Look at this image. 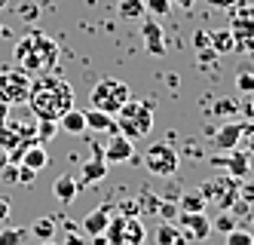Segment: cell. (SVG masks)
<instances>
[{"instance_id": "cell-1", "label": "cell", "mask_w": 254, "mask_h": 245, "mask_svg": "<svg viewBox=\"0 0 254 245\" xmlns=\"http://www.w3.org/2000/svg\"><path fill=\"white\" fill-rule=\"evenodd\" d=\"M28 107L37 120H62V114H67L74 107V86L59 74H37L31 80V92H28Z\"/></svg>"}, {"instance_id": "cell-2", "label": "cell", "mask_w": 254, "mask_h": 245, "mask_svg": "<svg viewBox=\"0 0 254 245\" xmlns=\"http://www.w3.org/2000/svg\"><path fill=\"white\" fill-rule=\"evenodd\" d=\"M56 62H59V43L52 40L49 34H43V31H28L22 40H15V49H12V65L15 68H22L28 77L34 74H46V71H52L56 68Z\"/></svg>"}, {"instance_id": "cell-3", "label": "cell", "mask_w": 254, "mask_h": 245, "mask_svg": "<svg viewBox=\"0 0 254 245\" xmlns=\"http://www.w3.org/2000/svg\"><path fill=\"white\" fill-rule=\"evenodd\" d=\"M114 117H117V132H120V135H126L129 141L147 138L150 129H153V101H147V98H129Z\"/></svg>"}, {"instance_id": "cell-4", "label": "cell", "mask_w": 254, "mask_h": 245, "mask_svg": "<svg viewBox=\"0 0 254 245\" xmlns=\"http://www.w3.org/2000/svg\"><path fill=\"white\" fill-rule=\"evenodd\" d=\"M132 98V89L129 83H123L117 77H104L92 86V92H89V104H92L95 110H104V114H117V110Z\"/></svg>"}, {"instance_id": "cell-5", "label": "cell", "mask_w": 254, "mask_h": 245, "mask_svg": "<svg viewBox=\"0 0 254 245\" xmlns=\"http://www.w3.org/2000/svg\"><path fill=\"white\" fill-rule=\"evenodd\" d=\"M239 178H233V175H217V178H208L199 190H202V196L208 199V202H214L221 212H230L233 205H236V199H239Z\"/></svg>"}, {"instance_id": "cell-6", "label": "cell", "mask_w": 254, "mask_h": 245, "mask_svg": "<svg viewBox=\"0 0 254 245\" xmlns=\"http://www.w3.org/2000/svg\"><path fill=\"white\" fill-rule=\"evenodd\" d=\"M28 92H31V77L22 68H15V65L0 68V101H6L9 107L25 104Z\"/></svg>"}, {"instance_id": "cell-7", "label": "cell", "mask_w": 254, "mask_h": 245, "mask_svg": "<svg viewBox=\"0 0 254 245\" xmlns=\"http://www.w3.org/2000/svg\"><path fill=\"white\" fill-rule=\"evenodd\" d=\"M144 165H147V172L156 175V178H172L181 165V157L169 141H156V144L147 147V154H144Z\"/></svg>"}, {"instance_id": "cell-8", "label": "cell", "mask_w": 254, "mask_h": 245, "mask_svg": "<svg viewBox=\"0 0 254 245\" xmlns=\"http://www.w3.org/2000/svg\"><path fill=\"white\" fill-rule=\"evenodd\" d=\"M175 224L184 230L187 239H196V242H205L211 236V218L205 212H178Z\"/></svg>"}, {"instance_id": "cell-9", "label": "cell", "mask_w": 254, "mask_h": 245, "mask_svg": "<svg viewBox=\"0 0 254 245\" xmlns=\"http://www.w3.org/2000/svg\"><path fill=\"white\" fill-rule=\"evenodd\" d=\"M211 165L214 168H224L227 175L239 178V181H245L248 172H251V157L245 154L242 147H233V150H227L224 157H211Z\"/></svg>"}, {"instance_id": "cell-10", "label": "cell", "mask_w": 254, "mask_h": 245, "mask_svg": "<svg viewBox=\"0 0 254 245\" xmlns=\"http://www.w3.org/2000/svg\"><path fill=\"white\" fill-rule=\"evenodd\" d=\"M101 150H104V163H107V165H120V163L135 160V147H132V141L126 138V135H120V132H114Z\"/></svg>"}, {"instance_id": "cell-11", "label": "cell", "mask_w": 254, "mask_h": 245, "mask_svg": "<svg viewBox=\"0 0 254 245\" xmlns=\"http://www.w3.org/2000/svg\"><path fill=\"white\" fill-rule=\"evenodd\" d=\"M141 37H144V49H147L153 59H162V55H166V37H162V28H159V22L153 15L141 25Z\"/></svg>"}, {"instance_id": "cell-12", "label": "cell", "mask_w": 254, "mask_h": 245, "mask_svg": "<svg viewBox=\"0 0 254 245\" xmlns=\"http://www.w3.org/2000/svg\"><path fill=\"white\" fill-rule=\"evenodd\" d=\"M242 129H245V120H230V123H224L221 129L214 132V147H221L224 154H227V150H233V147H239L242 144Z\"/></svg>"}, {"instance_id": "cell-13", "label": "cell", "mask_w": 254, "mask_h": 245, "mask_svg": "<svg viewBox=\"0 0 254 245\" xmlns=\"http://www.w3.org/2000/svg\"><path fill=\"white\" fill-rule=\"evenodd\" d=\"M111 218H114V209L111 205H98V209H92L86 218H83V233L86 236H101L104 230H107V224H111Z\"/></svg>"}, {"instance_id": "cell-14", "label": "cell", "mask_w": 254, "mask_h": 245, "mask_svg": "<svg viewBox=\"0 0 254 245\" xmlns=\"http://www.w3.org/2000/svg\"><path fill=\"white\" fill-rule=\"evenodd\" d=\"M107 168H111V165L104 163V157H95V154H92V160L83 163V168H80V178H77L80 187H92V184L104 181V178H107Z\"/></svg>"}, {"instance_id": "cell-15", "label": "cell", "mask_w": 254, "mask_h": 245, "mask_svg": "<svg viewBox=\"0 0 254 245\" xmlns=\"http://www.w3.org/2000/svg\"><path fill=\"white\" fill-rule=\"evenodd\" d=\"M83 117H86V129H92V132H101V135H114L117 132V117L114 114L89 107V110H83Z\"/></svg>"}, {"instance_id": "cell-16", "label": "cell", "mask_w": 254, "mask_h": 245, "mask_svg": "<svg viewBox=\"0 0 254 245\" xmlns=\"http://www.w3.org/2000/svg\"><path fill=\"white\" fill-rule=\"evenodd\" d=\"M52 193H56V199L59 202H74L77 196H80V181L74 178V175H59L56 178V184H52Z\"/></svg>"}, {"instance_id": "cell-17", "label": "cell", "mask_w": 254, "mask_h": 245, "mask_svg": "<svg viewBox=\"0 0 254 245\" xmlns=\"http://www.w3.org/2000/svg\"><path fill=\"white\" fill-rule=\"evenodd\" d=\"M22 165H28V168H34V172H43V168L49 165V150H46V144H31V147H25V154H22Z\"/></svg>"}, {"instance_id": "cell-18", "label": "cell", "mask_w": 254, "mask_h": 245, "mask_svg": "<svg viewBox=\"0 0 254 245\" xmlns=\"http://www.w3.org/2000/svg\"><path fill=\"white\" fill-rule=\"evenodd\" d=\"M144 242V224L135 215H123V245H141Z\"/></svg>"}, {"instance_id": "cell-19", "label": "cell", "mask_w": 254, "mask_h": 245, "mask_svg": "<svg viewBox=\"0 0 254 245\" xmlns=\"http://www.w3.org/2000/svg\"><path fill=\"white\" fill-rule=\"evenodd\" d=\"M184 233H181V227L175 221H162L156 227V245H184Z\"/></svg>"}, {"instance_id": "cell-20", "label": "cell", "mask_w": 254, "mask_h": 245, "mask_svg": "<svg viewBox=\"0 0 254 245\" xmlns=\"http://www.w3.org/2000/svg\"><path fill=\"white\" fill-rule=\"evenodd\" d=\"M37 242H49V239H56L59 233V218H37L31 224V230H28Z\"/></svg>"}, {"instance_id": "cell-21", "label": "cell", "mask_w": 254, "mask_h": 245, "mask_svg": "<svg viewBox=\"0 0 254 245\" xmlns=\"http://www.w3.org/2000/svg\"><path fill=\"white\" fill-rule=\"evenodd\" d=\"M59 129H62V132H70V135H83V132H86V117H83V110L70 107L67 114H62Z\"/></svg>"}, {"instance_id": "cell-22", "label": "cell", "mask_w": 254, "mask_h": 245, "mask_svg": "<svg viewBox=\"0 0 254 245\" xmlns=\"http://www.w3.org/2000/svg\"><path fill=\"white\" fill-rule=\"evenodd\" d=\"M230 34H233L236 43L254 40V18H251V15H236L233 22H230Z\"/></svg>"}, {"instance_id": "cell-23", "label": "cell", "mask_w": 254, "mask_h": 245, "mask_svg": "<svg viewBox=\"0 0 254 245\" xmlns=\"http://www.w3.org/2000/svg\"><path fill=\"white\" fill-rule=\"evenodd\" d=\"M205 205H208V199L202 196V190H187V193H181V199H178V212H205Z\"/></svg>"}, {"instance_id": "cell-24", "label": "cell", "mask_w": 254, "mask_h": 245, "mask_svg": "<svg viewBox=\"0 0 254 245\" xmlns=\"http://www.w3.org/2000/svg\"><path fill=\"white\" fill-rule=\"evenodd\" d=\"M117 12L126 18V22H141V18L147 15V6H144V0H120Z\"/></svg>"}, {"instance_id": "cell-25", "label": "cell", "mask_w": 254, "mask_h": 245, "mask_svg": "<svg viewBox=\"0 0 254 245\" xmlns=\"http://www.w3.org/2000/svg\"><path fill=\"white\" fill-rule=\"evenodd\" d=\"M211 49H214L217 55H227V52H236V40H233V34H230V28H224V31H214V34H211Z\"/></svg>"}, {"instance_id": "cell-26", "label": "cell", "mask_w": 254, "mask_h": 245, "mask_svg": "<svg viewBox=\"0 0 254 245\" xmlns=\"http://www.w3.org/2000/svg\"><path fill=\"white\" fill-rule=\"evenodd\" d=\"M25 236H28V230H22V227H3L0 230V245H22Z\"/></svg>"}, {"instance_id": "cell-27", "label": "cell", "mask_w": 254, "mask_h": 245, "mask_svg": "<svg viewBox=\"0 0 254 245\" xmlns=\"http://www.w3.org/2000/svg\"><path fill=\"white\" fill-rule=\"evenodd\" d=\"M211 110H214V117H233V114H239V101L236 98H217Z\"/></svg>"}, {"instance_id": "cell-28", "label": "cell", "mask_w": 254, "mask_h": 245, "mask_svg": "<svg viewBox=\"0 0 254 245\" xmlns=\"http://www.w3.org/2000/svg\"><path fill=\"white\" fill-rule=\"evenodd\" d=\"M233 227H236V215H233V212H221V215H217V218L211 221V230L224 233V236H227Z\"/></svg>"}, {"instance_id": "cell-29", "label": "cell", "mask_w": 254, "mask_h": 245, "mask_svg": "<svg viewBox=\"0 0 254 245\" xmlns=\"http://www.w3.org/2000/svg\"><path fill=\"white\" fill-rule=\"evenodd\" d=\"M56 132H59V123H56V120H40V123H37V141H40V144L52 141V138H56Z\"/></svg>"}, {"instance_id": "cell-30", "label": "cell", "mask_w": 254, "mask_h": 245, "mask_svg": "<svg viewBox=\"0 0 254 245\" xmlns=\"http://www.w3.org/2000/svg\"><path fill=\"white\" fill-rule=\"evenodd\" d=\"M144 6H147V12L153 18H162L172 12V0H144Z\"/></svg>"}, {"instance_id": "cell-31", "label": "cell", "mask_w": 254, "mask_h": 245, "mask_svg": "<svg viewBox=\"0 0 254 245\" xmlns=\"http://www.w3.org/2000/svg\"><path fill=\"white\" fill-rule=\"evenodd\" d=\"M236 89L239 92H254V71H248V68H242L239 74H236Z\"/></svg>"}, {"instance_id": "cell-32", "label": "cell", "mask_w": 254, "mask_h": 245, "mask_svg": "<svg viewBox=\"0 0 254 245\" xmlns=\"http://www.w3.org/2000/svg\"><path fill=\"white\" fill-rule=\"evenodd\" d=\"M227 245H254V236L248 230H242V227H233L227 233Z\"/></svg>"}, {"instance_id": "cell-33", "label": "cell", "mask_w": 254, "mask_h": 245, "mask_svg": "<svg viewBox=\"0 0 254 245\" xmlns=\"http://www.w3.org/2000/svg\"><path fill=\"white\" fill-rule=\"evenodd\" d=\"M242 141H245V147H242V144H239V147L245 150L248 157H254V123H245V129H242Z\"/></svg>"}, {"instance_id": "cell-34", "label": "cell", "mask_w": 254, "mask_h": 245, "mask_svg": "<svg viewBox=\"0 0 254 245\" xmlns=\"http://www.w3.org/2000/svg\"><path fill=\"white\" fill-rule=\"evenodd\" d=\"M239 199L245 205H254V181H242L239 184Z\"/></svg>"}, {"instance_id": "cell-35", "label": "cell", "mask_w": 254, "mask_h": 245, "mask_svg": "<svg viewBox=\"0 0 254 245\" xmlns=\"http://www.w3.org/2000/svg\"><path fill=\"white\" fill-rule=\"evenodd\" d=\"M0 178H3L6 184H19V165H12V163H6L3 168H0Z\"/></svg>"}, {"instance_id": "cell-36", "label": "cell", "mask_w": 254, "mask_h": 245, "mask_svg": "<svg viewBox=\"0 0 254 245\" xmlns=\"http://www.w3.org/2000/svg\"><path fill=\"white\" fill-rule=\"evenodd\" d=\"M239 110H242V117L254 123V92H248L245 101H239Z\"/></svg>"}, {"instance_id": "cell-37", "label": "cell", "mask_w": 254, "mask_h": 245, "mask_svg": "<svg viewBox=\"0 0 254 245\" xmlns=\"http://www.w3.org/2000/svg\"><path fill=\"white\" fill-rule=\"evenodd\" d=\"M19 15H22V18H28V22H37L40 6H37V3H22V6H19Z\"/></svg>"}, {"instance_id": "cell-38", "label": "cell", "mask_w": 254, "mask_h": 245, "mask_svg": "<svg viewBox=\"0 0 254 245\" xmlns=\"http://www.w3.org/2000/svg\"><path fill=\"white\" fill-rule=\"evenodd\" d=\"M193 46L196 49H211V34L208 31H196L193 34Z\"/></svg>"}, {"instance_id": "cell-39", "label": "cell", "mask_w": 254, "mask_h": 245, "mask_svg": "<svg viewBox=\"0 0 254 245\" xmlns=\"http://www.w3.org/2000/svg\"><path fill=\"white\" fill-rule=\"evenodd\" d=\"M156 215H159L162 221H175V218H178V205H172V202H162L159 209H156Z\"/></svg>"}, {"instance_id": "cell-40", "label": "cell", "mask_w": 254, "mask_h": 245, "mask_svg": "<svg viewBox=\"0 0 254 245\" xmlns=\"http://www.w3.org/2000/svg\"><path fill=\"white\" fill-rule=\"evenodd\" d=\"M34 181H37V172L19 163V184H34Z\"/></svg>"}, {"instance_id": "cell-41", "label": "cell", "mask_w": 254, "mask_h": 245, "mask_svg": "<svg viewBox=\"0 0 254 245\" xmlns=\"http://www.w3.org/2000/svg\"><path fill=\"white\" fill-rule=\"evenodd\" d=\"M9 212H12V205L6 196H0V221H9Z\"/></svg>"}, {"instance_id": "cell-42", "label": "cell", "mask_w": 254, "mask_h": 245, "mask_svg": "<svg viewBox=\"0 0 254 245\" xmlns=\"http://www.w3.org/2000/svg\"><path fill=\"white\" fill-rule=\"evenodd\" d=\"M64 245H86V239H83V236H80L77 230H70V236L64 239Z\"/></svg>"}, {"instance_id": "cell-43", "label": "cell", "mask_w": 254, "mask_h": 245, "mask_svg": "<svg viewBox=\"0 0 254 245\" xmlns=\"http://www.w3.org/2000/svg\"><path fill=\"white\" fill-rule=\"evenodd\" d=\"M236 52H248V55H254V40H242V43H236Z\"/></svg>"}, {"instance_id": "cell-44", "label": "cell", "mask_w": 254, "mask_h": 245, "mask_svg": "<svg viewBox=\"0 0 254 245\" xmlns=\"http://www.w3.org/2000/svg\"><path fill=\"white\" fill-rule=\"evenodd\" d=\"M208 3L214 9H230V6H236V0H208Z\"/></svg>"}, {"instance_id": "cell-45", "label": "cell", "mask_w": 254, "mask_h": 245, "mask_svg": "<svg viewBox=\"0 0 254 245\" xmlns=\"http://www.w3.org/2000/svg\"><path fill=\"white\" fill-rule=\"evenodd\" d=\"M6 120H9V104L0 101V123H6Z\"/></svg>"}, {"instance_id": "cell-46", "label": "cell", "mask_w": 254, "mask_h": 245, "mask_svg": "<svg viewBox=\"0 0 254 245\" xmlns=\"http://www.w3.org/2000/svg\"><path fill=\"white\" fill-rule=\"evenodd\" d=\"M172 3H175V6H181V9H190L196 0H172Z\"/></svg>"}, {"instance_id": "cell-47", "label": "cell", "mask_w": 254, "mask_h": 245, "mask_svg": "<svg viewBox=\"0 0 254 245\" xmlns=\"http://www.w3.org/2000/svg\"><path fill=\"white\" fill-rule=\"evenodd\" d=\"M6 163H9V157H6V150H0V168H3Z\"/></svg>"}, {"instance_id": "cell-48", "label": "cell", "mask_w": 254, "mask_h": 245, "mask_svg": "<svg viewBox=\"0 0 254 245\" xmlns=\"http://www.w3.org/2000/svg\"><path fill=\"white\" fill-rule=\"evenodd\" d=\"M9 6V0H0V9H6Z\"/></svg>"}, {"instance_id": "cell-49", "label": "cell", "mask_w": 254, "mask_h": 245, "mask_svg": "<svg viewBox=\"0 0 254 245\" xmlns=\"http://www.w3.org/2000/svg\"><path fill=\"white\" fill-rule=\"evenodd\" d=\"M40 245H56V239H49V242H40Z\"/></svg>"}, {"instance_id": "cell-50", "label": "cell", "mask_w": 254, "mask_h": 245, "mask_svg": "<svg viewBox=\"0 0 254 245\" xmlns=\"http://www.w3.org/2000/svg\"><path fill=\"white\" fill-rule=\"evenodd\" d=\"M0 37H6V28H0Z\"/></svg>"}, {"instance_id": "cell-51", "label": "cell", "mask_w": 254, "mask_h": 245, "mask_svg": "<svg viewBox=\"0 0 254 245\" xmlns=\"http://www.w3.org/2000/svg\"><path fill=\"white\" fill-rule=\"evenodd\" d=\"M251 221H254V215H251Z\"/></svg>"}, {"instance_id": "cell-52", "label": "cell", "mask_w": 254, "mask_h": 245, "mask_svg": "<svg viewBox=\"0 0 254 245\" xmlns=\"http://www.w3.org/2000/svg\"><path fill=\"white\" fill-rule=\"evenodd\" d=\"M0 150H3V147H0Z\"/></svg>"}]
</instances>
